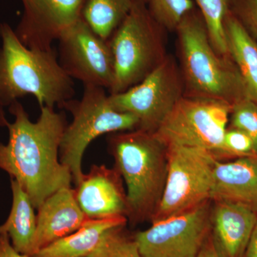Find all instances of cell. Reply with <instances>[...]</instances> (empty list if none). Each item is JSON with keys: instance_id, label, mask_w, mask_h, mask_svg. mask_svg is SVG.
Wrapping results in <instances>:
<instances>
[{"instance_id": "cell-1", "label": "cell", "mask_w": 257, "mask_h": 257, "mask_svg": "<svg viewBox=\"0 0 257 257\" xmlns=\"http://www.w3.org/2000/svg\"><path fill=\"white\" fill-rule=\"evenodd\" d=\"M35 122L19 101L9 106L15 121L9 122L0 107V126H6L9 141L0 143V169L18 181L38 209L51 195L70 187L72 176L61 163L60 147L67 126L64 113L41 106Z\"/></svg>"}, {"instance_id": "cell-2", "label": "cell", "mask_w": 257, "mask_h": 257, "mask_svg": "<svg viewBox=\"0 0 257 257\" xmlns=\"http://www.w3.org/2000/svg\"><path fill=\"white\" fill-rule=\"evenodd\" d=\"M0 107L29 94L40 107H60L73 99V79L62 69L54 49L28 48L6 23L0 24Z\"/></svg>"}, {"instance_id": "cell-3", "label": "cell", "mask_w": 257, "mask_h": 257, "mask_svg": "<svg viewBox=\"0 0 257 257\" xmlns=\"http://www.w3.org/2000/svg\"><path fill=\"white\" fill-rule=\"evenodd\" d=\"M175 32L184 96L231 106L247 97L234 62L213 48L205 20L197 7L184 15Z\"/></svg>"}, {"instance_id": "cell-4", "label": "cell", "mask_w": 257, "mask_h": 257, "mask_svg": "<svg viewBox=\"0 0 257 257\" xmlns=\"http://www.w3.org/2000/svg\"><path fill=\"white\" fill-rule=\"evenodd\" d=\"M108 149L127 187V215L135 224L152 220L165 190L167 146L150 132L137 128L113 134Z\"/></svg>"}, {"instance_id": "cell-5", "label": "cell", "mask_w": 257, "mask_h": 257, "mask_svg": "<svg viewBox=\"0 0 257 257\" xmlns=\"http://www.w3.org/2000/svg\"><path fill=\"white\" fill-rule=\"evenodd\" d=\"M167 33L152 16L145 0H138L109 39L114 60L109 94L125 92L155 70L167 57Z\"/></svg>"}, {"instance_id": "cell-6", "label": "cell", "mask_w": 257, "mask_h": 257, "mask_svg": "<svg viewBox=\"0 0 257 257\" xmlns=\"http://www.w3.org/2000/svg\"><path fill=\"white\" fill-rule=\"evenodd\" d=\"M60 107L67 109L72 116V122L67 124L61 141L60 160L70 170L76 186L84 175L83 155L93 140L104 134L139 128L136 116L113 109L109 95L102 87L84 86L79 100L70 99Z\"/></svg>"}, {"instance_id": "cell-7", "label": "cell", "mask_w": 257, "mask_h": 257, "mask_svg": "<svg viewBox=\"0 0 257 257\" xmlns=\"http://www.w3.org/2000/svg\"><path fill=\"white\" fill-rule=\"evenodd\" d=\"M198 147L167 146V181L152 222L167 219L210 200L216 160Z\"/></svg>"}, {"instance_id": "cell-8", "label": "cell", "mask_w": 257, "mask_h": 257, "mask_svg": "<svg viewBox=\"0 0 257 257\" xmlns=\"http://www.w3.org/2000/svg\"><path fill=\"white\" fill-rule=\"evenodd\" d=\"M231 107L222 101L183 96L155 134L167 146L202 148L217 158Z\"/></svg>"}, {"instance_id": "cell-9", "label": "cell", "mask_w": 257, "mask_h": 257, "mask_svg": "<svg viewBox=\"0 0 257 257\" xmlns=\"http://www.w3.org/2000/svg\"><path fill=\"white\" fill-rule=\"evenodd\" d=\"M183 79L177 60L168 54L146 78L125 92L109 94L113 109L139 120V128L155 133L184 96Z\"/></svg>"}, {"instance_id": "cell-10", "label": "cell", "mask_w": 257, "mask_h": 257, "mask_svg": "<svg viewBox=\"0 0 257 257\" xmlns=\"http://www.w3.org/2000/svg\"><path fill=\"white\" fill-rule=\"evenodd\" d=\"M211 200L167 219L135 238L143 257H197L211 232Z\"/></svg>"}, {"instance_id": "cell-11", "label": "cell", "mask_w": 257, "mask_h": 257, "mask_svg": "<svg viewBox=\"0 0 257 257\" xmlns=\"http://www.w3.org/2000/svg\"><path fill=\"white\" fill-rule=\"evenodd\" d=\"M58 41L59 62L71 79L80 81L84 86L110 90L114 67L108 40L96 35L82 17Z\"/></svg>"}, {"instance_id": "cell-12", "label": "cell", "mask_w": 257, "mask_h": 257, "mask_svg": "<svg viewBox=\"0 0 257 257\" xmlns=\"http://www.w3.org/2000/svg\"><path fill=\"white\" fill-rule=\"evenodd\" d=\"M86 1L22 0L23 13L15 33L31 50H52L54 42L82 18Z\"/></svg>"}, {"instance_id": "cell-13", "label": "cell", "mask_w": 257, "mask_h": 257, "mask_svg": "<svg viewBox=\"0 0 257 257\" xmlns=\"http://www.w3.org/2000/svg\"><path fill=\"white\" fill-rule=\"evenodd\" d=\"M121 176L115 168L94 165L74 189L83 212L91 219L127 215V199ZM127 218V217H126Z\"/></svg>"}, {"instance_id": "cell-14", "label": "cell", "mask_w": 257, "mask_h": 257, "mask_svg": "<svg viewBox=\"0 0 257 257\" xmlns=\"http://www.w3.org/2000/svg\"><path fill=\"white\" fill-rule=\"evenodd\" d=\"M89 219L79 207L74 189L65 187L54 193L38 209L36 233L29 257L72 234Z\"/></svg>"}, {"instance_id": "cell-15", "label": "cell", "mask_w": 257, "mask_h": 257, "mask_svg": "<svg viewBox=\"0 0 257 257\" xmlns=\"http://www.w3.org/2000/svg\"><path fill=\"white\" fill-rule=\"evenodd\" d=\"M211 226L221 257H243L257 220V210L242 203L215 201Z\"/></svg>"}, {"instance_id": "cell-16", "label": "cell", "mask_w": 257, "mask_h": 257, "mask_svg": "<svg viewBox=\"0 0 257 257\" xmlns=\"http://www.w3.org/2000/svg\"><path fill=\"white\" fill-rule=\"evenodd\" d=\"M210 200L242 203L257 210V155L216 160Z\"/></svg>"}, {"instance_id": "cell-17", "label": "cell", "mask_w": 257, "mask_h": 257, "mask_svg": "<svg viewBox=\"0 0 257 257\" xmlns=\"http://www.w3.org/2000/svg\"><path fill=\"white\" fill-rule=\"evenodd\" d=\"M126 216L86 221L77 231L39 250L30 257H85L92 252L109 230L125 226Z\"/></svg>"}, {"instance_id": "cell-18", "label": "cell", "mask_w": 257, "mask_h": 257, "mask_svg": "<svg viewBox=\"0 0 257 257\" xmlns=\"http://www.w3.org/2000/svg\"><path fill=\"white\" fill-rule=\"evenodd\" d=\"M224 28L228 55L239 71L246 96L257 104V42L229 11Z\"/></svg>"}, {"instance_id": "cell-19", "label": "cell", "mask_w": 257, "mask_h": 257, "mask_svg": "<svg viewBox=\"0 0 257 257\" xmlns=\"http://www.w3.org/2000/svg\"><path fill=\"white\" fill-rule=\"evenodd\" d=\"M13 206L8 219L0 225L18 252L30 256L37 229V216L27 193L18 181L11 178Z\"/></svg>"}, {"instance_id": "cell-20", "label": "cell", "mask_w": 257, "mask_h": 257, "mask_svg": "<svg viewBox=\"0 0 257 257\" xmlns=\"http://www.w3.org/2000/svg\"><path fill=\"white\" fill-rule=\"evenodd\" d=\"M138 0H87L82 18L96 35L109 40Z\"/></svg>"}, {"instance_id": "cell-21", "label": "cell", "mask_w": 257, "mask_h": 257, "mask_svg": "<svg viewBox=\"0 0 257 257\" xmlns=\"http://www.w3.org/2000/svg\"><path fill=\"white\" fill-rule=\"evenodd\" d=\"M207 25L209 40L219 55L229 56L224 28L229 0H194Z\"/></svg>"}, {"instance_id": "cell-22", "label": "cell", "mask_w": 257, "mask_h": 257, "mask_svg": "<svg viewBox=\"0 0 257 257\" xmlns=\"http://www.w3.org/2000/svg\"><path fill=\"white\" fill-rule=\"evenodd\" d=\"M124 226L109 230L96 247L85 257H143L135 238L126 234Z\"/></svg>"}, {"instance_id": "cell-23", "label": "cell", "mask_w": 257, "mask_h": 257, "mask_svg": "<svg viewBox=\"0 0 257 257\" xmlns=\"http://www.w3.org/2000/svg\"><path fill=\"white\" fill-rule=\"evenodd\" d=\"M154 18L167 30L175 32L184 15L195 8L193 0H148Z\"/></svg>"}, {"instance_id": "cell-24", "label": "cell", "mask_w": 257, "mask_h": 257, "mask_svg": "<svg viewBox=\"0 0 257 257\" xmlns=\"http://www.w3.org/2000/svg\"><path fill=\"white\" fill-rule=\"evenodd\" d=\"M231 127L241 130L252 140L257 154V104L246 97L231 107Z\"/></svg>"}, {"instance_id": "cell-25", "label": "cell", "mask_w": 257, "mask_h": 257, "mask_svg": "<svg viewBox=\"0 0 257 257\" xmlns=\"http://www.w3.org/2000/svg\"><path fill=\"white\" fill-rule=\"evenodd\" d=\"M257 155L252 140L246 133L232 128H226L222 147L219 156H239L240 157Z\"/></svg>"}, {"instance_id": "cell-26", "label": "cell", "mask_w": 257, "mask_h": 257, "mask_svg": "<svg viewBox=\"0 0 257 257\" xmlns=\"http://www.w3.org/2000/svg\"><path fill=\"white\" fill-rule=\"evenodd\" d=\"M229 11L257 42V0H229Z\"/></svg>"}, {"instance_id": "cell-27", "label": "cell", "mask_w": 257, "mask_h": 257, "mask_svg": "<svg viewBox=\"0 0 257 257\" xmlns=\"http://www.w3.org/2000/svg\"><path fill=\"white\" fill-rule=\"evenodd\" d=\"M0 257H29L18 252L12 244L9 236L4 232H0Z\"/></svg>"}, {"instance_id": "cell-28", "label": "cell", "mask_w": 257, "mask_h": 257, "mask_svg": "<svg viewBox=\"0 0 257 257\" xmlns=\"http://www.w3.org/2000/svg\"><path fill=\"white\" fill-rule=\"evenodd\" d=\"M197 257H221L214 246L211 235L204 243Z\"/></svg>"}, {"instance_id": "cell-29", "label": "cell", "mask_w": 257, "mask_h": 257, "mask_svg": "<svg viewBox=\"0 0 257 257\" xmlns=\"http://www.w3.org/2000/svg\"><path fill=\"white\" fill-rule=\"evenodd\" d=\"M243 257H257V220Z\"/></svg>"}, {"instance_id": "cell-30", "label": "cell", "mask_w": 257, "mask_h": 257, "mask_svg": "<svg viewBox=\"0 0 257 257\" xmlns=\"http://www.w3.org/2000/svg\"><path fill=\"white\" fill-rule=\"evenodd\" d=\"M145 1H146V2H147H147H148V0H145Z\"/></svg>"}]
</instances>
